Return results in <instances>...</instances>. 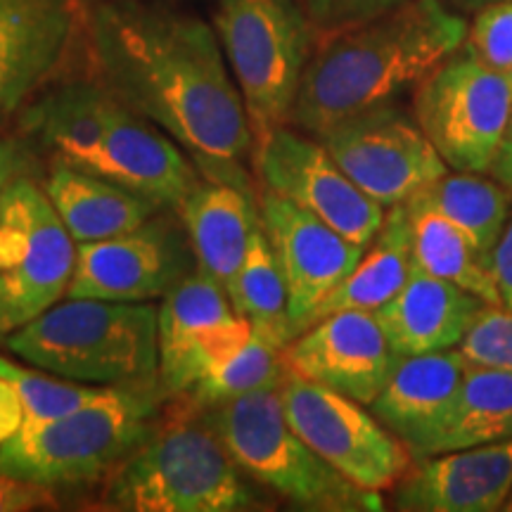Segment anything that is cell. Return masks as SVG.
Wrapping results in <instances>:
<instances>
[{
  "label": "cell",
  "mask_w": 512,
  "mask_h": 512,
  "mask_svg": "<svg viewBox=\"0 0 512 512\" xmlns=\"http://www.w3.org/2000/svg\"><path fill=\"white\" fill-rule=\"evenodd\" d=\"M88 0H0V119L67 76L86 48Z\"/></svg>",
  "instance_id": "15"
},
{
  "label": "cell",
  "mask_w": 512,
  "mask_h": 512,
  "mask_svg": "<svg viewBox=\"0 0 512 512\" xmlns=\"http://www.w3.org/2000/svg\"><path fill=\"white\" fill-rule=\"evenodd\" d=\"M439 214L453 221L491 259L510 219L512 190L475 171H451L420 190Z\"/></svg>",
  "instance_id": "27"
},
{
  "label": "cell",
  "mask_w": 512,
  "mask_h": 512,
  "mask_svg": "<svg viewBox=\"0 0 512 512\" xmlns=\"http://www.w3.org/2000/svg\"><path fill=\"white\" fill-rule=\"evenodd\" d=\"M401 512H496L512 494V439L418 458L394 486Z\"/></svg>",
  "instance_id": "19"
},
{
  "label": "cell",
  "mask_w": 512,
  "mask_h": 512,
  "mask_svg": "<svg viewBox=\"0 0 512 512\" xmlns=\"http://www.w3.org/2000/svg\"><path fill=\"white\" fill-rule=\"evenodd\" d=\"M211 24L245 100L256 150L290 126L316 31L304 0H216Z\"/></svg>",
  "instance_id": "7"
},
{
  "label": "cell",
  "mask_w": 512,
  "mask_h": 512,
  "mask_svg": "<svg viewBox=\"0 0 512 512\" xmlns=\"http://www.w3.org/2000/svg\"><path fill=\"white\" fill-rule=\"evenodd\" d=\"M470 24L444 0H408L368 22L316 38L290 126H330L415 91L467 41Z\"/></svg>",
  "instance_id": "2"
},
{
  "label": "cell",
  "mask_w": 512,
  "mask_h": 512,
  "mask_svg": "<svg viewBox=\"0 0 512 512\" xmlns=\"http://www.w3.org/2000/svg\"><path fill=\"white\" fill-rule=\"evenodd\" d=\"M278 394L292 430L349 482L368 491L392 489L415 463L406 444L363 403L294 373Z\"/></svg>",
  "instance_id": "10"
},
{
  "label": "cell",
  "mask_w": 512,
  "mask_h": 512,
  "mask_svg": "<svg viewBox=\"0 0 512 512\" xmlns=\"http://www.w3.org/2000/svg\"><path fill=\"white\" fill-rule=\"evenodd\" d=\"M287 375H290V370H287L283 347L252 332L245 347L230 358L219 373L202 380L181 399L188 401L197 411H204V408L219 406V403L233 401L238 396L264 392V389H280Z\"/></svg>",
  "instance_id": "29"
},
{
  "label": "cell",
  "mask_w": 512,
  "mask_h": 512,
  "mask_svg": "<svg viewBox=\"0 0 512 512\" xmlns=\"http://www.w3.org/2000/svg\"><path fill=\"white\" fill-rule=\"evenodd\" d=\"M76 242L43 185L15 176L0 202V337L62 302Z\"/></svg>",
  "instance_id": "9"
},
{
  "label": "cell",
  "mask_w": 512,
  "mask_h": 512,
  "mask_svg": "<svg viewBox=\"0 0 512 512\" xmlns=\"http://www.w3.org/2000/svg\"><path fill=\"white\" fill-rule=\"evenodd\" d=\"M19 164H22V152H19L17 140L0 138V202H3L8 183L15 178Z\"/></svg>",
  "instance_id": "37"
},
{
  "label": "cell",
  "mask_w": 512,
  "mask_h": 512,
  "mask_svg": "<svg viewBox=\"0 0 512 512\" xmlns=\"http://www.w3.org/2000/svg\"><path fill=\"white\" fill-rule=\"evenodd\" d=\"M252 166L259 188L311 211L356 245L368 247L382 228L387 209L344 174L316 136L280 126L256 147Z\"/></svg>",
  "instance_id": "13"
},
{
  "label": "cell",
  "mask_w": 512,
  "mask_h": 512,
  "mask_svg": "<svg viewBox=\"0 0 512 512\" xmlns=\"http://www.w3.org/2000/svg\"><path fill=\"white\" fill-rule=\"evenodd\" d=\"M482 297L415 266L406 285L375 311L399 356L458 349L486 309Z\"/></svg>",
  "instance_id": "21"
},
{
  "label": "cell",
  "mask_w": 512,
  "mask_h": 512,
  "mask_svg": "<svg viewBox=\"0 0 512 512\" xmlns=\"http://www.w3.org/2000/svg\"><path fill=\"white\" fill-rule=\"evenodd\" d=\"M287 370L370 406L399 354L373 311H339L316 320L283 349Z\"/></svg>",
  "instance_id": "18"
},
{
  "label": "cell",
  "mask_w": 512,
  "mask_h": 512,
  "mask_svg": "<svg viewBox=\"0 0 512 512\" xmlns=\"http://www.w3.org/2000/svg\"><path fill=\"white\" fill-rule=\"evenodd\" d=\"M415 268L411 226H408L406 204L387 209L382 228L363 252L361 261L347 278L323 297L306 318L304 330L325 316L339 311H377L406 285ZM302 330V332H304Z\"/></svg>",
  "instance_id": "24"
},
{
  "label": "cell",
  "mask_w": 512,
  "mask_h": 512,
  "mask_svg": "<svg viewBox=\"0 0 512 512\" xmlns=\"http://www.w3.org/2000/svg\"><path fill=\"white\" fill-rule=\"evenodd\" d=\"M489 3H501V0H465L467 8H475V10L484 8V5H489Z\"/></svg>",
  "instance_id": "39"
},
{
  "label": "cell",
  "mask_w": 512,
  "mask_h": 512,
  "mask_svg": "<svg viewBox=\"0 0 512 512\" xmlns=\"http://www.w3.org/2000/svg\"><path fill=\"white\" fill-rule=\"evenodd\" d=\"M24 425V406L17 389L0 377V446L10 441Z\"/></svg>",
  "instance_id": "36"
},
{
  "label": "cell",
  "mask_w": 512,
  "mask_h": 512,
  "mask_svg": "<svg viewBox=\"0 0 512 512\" xmlns=\"http://www.w3.org/2000/svg\"><path fill=\"white\" fill-rule=\"evenodd\" d=\"M318 140L344 174L384 209L406 202L448 171L415 117L394 102L339 121Z\"/></svg>",
  "instance_id": "12"
},
{
  "label": "cell",
  "mask_w": 512,
  "mask_h": 512,
  "mask_svg": "<svg viewBox=\"0 0 512 512\" xmlns=\"http://www.w3.org/2000/svg\"><path fill=\"white\" fill-rule=\"evenodd\" d=\"M512 439V373L470 363L425 458Z\"/></svg>",
  "instance_id": "26"
},
{
  "label": "cell",
  "mask_w": 512,
  "mask_h": 512,
  "mask_svg": "<svg viewBox=\"0 0 512 512\" xmlns=\"http://www.w3.org/2000/svg\"><path fill=\"white\" fill-rule=\"evenodd\" d=\"M3 124H5V119H0V128H3Z\"/></svg>",
  "instance_id": "41"
},
{
  "label": "cell",
  "mask_w": 512,
  "mask_h": 512,
  "mask_svg": "<svg viewBox=\"0 0 512 512\" xmlns=\"http://www.w3.org/2000/svg\"><path fill=\"white\" fill-rule=\"evenodd\" d=\"M105 91V88H102ZM79 171L107 178L159 209L176 211L202 174L174 138L105 91L102 138Z\"/></svg>",
  "instance_id": "17"
},
{
  "label": "cell",
  "mask_w": 512,
  "mask_h": 512,
  "mask_svg": "<svg viewBox=\"0 0 512 512\" xmlns=\"http://www.w3.org/2000/svg\"><path fill=\"white\" fill-rule=\"evenodd\" d=\"M259 216L283 271L294 337L330 290L361 261L366 247L344 238L316 214L278 192L259 188Z\"/></svg>",
  "instance_id": "16"
},
{
  "label": "cell",
  "mask_w": 512,
  "mask_h": 512,
  "mask_svg": "<svg viewBox=\"0 0 512 512\" xmlns=\"http://www.w3.org/2000/svg\"><path fill=\"white\" fill-rule=\"evenodd\" d=\"M512 114V74L463 43L413 93V117L451 171L489 174Z\"/></svg>",
  "instance_id": "8"
},
{
  "label": "cell",
  "mask_w": 512,
  "mask_h": 512,
  "mask_svg": "<svg viewBox=\"0 0 512 512\" xmlns=\"http://www.w3.org/2000/svg\"><path fill=\"white\" fill-rule=\"evenodd\" d=\"M176 214L188 233L197 266L230 292L252 233L261 226L259 195L202 178Z\"/></svg>",
  "instance_id": "22"
},
{
  "label": "cell",
  "mask_w": 512,
  "mask_h": 512,
  "mask_svg": "<svg viewBox=\"0 0 512 512\" xmlns=\"http://www.w3.org/2000/svg\"><path fill=\"white\" fill-rule=\"evenodd\" d=\"M465 43L489 67L512 74V0L479 8Z\"/></svg>",
  "instance_id": "32"
},
{
  "label": "cell",
  "mask_w": 512,
  "mask_h": 512,
  "mask_svg": "<svg viewBox=\"0 0 512 512\" xmlns=\"http://www.w3.org/2000/svg\"><path fill=\"white\" fill-rule=\"evenodd\" d=\"M43 188L76 245L131 233L162 211L107 178L57 162L50 166Z\"/></svg>",
  "instance_id": "23"
},
{
  "label": "cell",
  "mask_w": 512,
  "mask_h": 512,
  "mask_svg": "<svg viewBox=\"0 0 512 512\" xmlns=\"http://www.w3.org/2000/svg\"><path fill=\"white\" fill-rule=\"evenodd\" d=\"M86 57L88 74L174 138L204 181L259 195L254 133L214 24L176 0H93Z\"/></svg>",
  "instance_id": "1"
},
{
  "label": "cell",
  "mask_w": 512,
  "mask_h": 512,
  "mask_svg": "<svg viewBox=\"0 0 512 512\" xmlns=\"http://www.w3.org/2000/svg\"><path fill=\"white\" fill-rule=\"evenodd\" d=\"M228 294L233 299L235 311L252 323L254 335L283 349L292 342L294 328L290 306H287L285 278L261 226L252 233L247 256Z\"/></svg>",
  "instance_id": "28"
},
{
  "label": "cell",
  "mask_w": 512,
  "mask_h": 512,
  "mask_svg": "<svg viewBox=\"0 0 512 512\" xmlns=\"http://www.w3.org/2000/svg\"><path fill=\"white\" fill-rule=\"evenodd\" d=\"M252 337V323L235 311L219 280L200 266L157 306L159 389L185 396L226 366Z\"/></svg>",
  "instance_id": "11"
},
{
  "label": "cell",
  "mask_w": 512,
  "mask_h": 512,
  "mask_svg": "<svg viewBox=\"0 0 512 512\" xmlns=\"http://www.w3.org/2000/svg\"><path fill=\"white\" fill-rule=\"evenodd\" d=\"M458 351L475 366L512 373V311L505 306H486Z\"/></svg>",
  "instance_id": "31"
},
{
  "label": "cell",
  "mask_w": 512,
  "mask_h": 512,
  "mask_svg": "<svg viewBox=\"0 0 512 512\" xmlns=\"http://www.w3.org/2000/svg\"><path fill=\"white\" fill-rule=\"evenodd\" d=\"M503 510H508V512H512V494H510V498H508V503H505V508Z\"/></svg>",
  "instance_id": "40"
},
{
  "label": "cell",
  "mask_w": 512,
  "mask_h": 512,
  "mask_svg": "<svg viewBox=\"0 0 512 512\" xmlns=\"http://www.w3.org/2000/svg\"><path fill=\"white\" fill-rule=\"evenodd\" d=\"M470 361L458 349L401 356L392 377L370 403L375 418L394 432L413 458H425L444 425Z\"/></svg>",
  "instance_id": "20"
},
{
  "label": "cell",
  "mask_w": 512,
  "mask_h": 512,
  "mask_svg": "<svg viewBox=\"0 0 512 512\" xmlns=\"http://www.w3.org/2000/svg\"><path fill=\"white\" fill-rule=\"evenodd\" d=\"M171 211V209H162ZM157 211L131 233L76 245L67 297L155 302L197 268L181 219Z\"/></svg>",
  "instance_id": "14"
},
{
  "label": "cell",
  "mask_w": 512,
  "mask_h": 512,
  "mask_svg": "<svg viewBox=\"0 0 512 512\" xmlns=\"http://www.w3.org/2000/svg\"><path fill=\"white\" fill-rule=\"evenodd\" d=\"M176 3H183V0H176Z\"/></svg>",
  "instance_id": "42"
},
{
  "label": "cell",
  "mask_w": 512,
  "mask_h": 512,
  "mask_svg": "<svg viewBox=\"0 0 512 512\" xmlns=\"http://www.w3.org/2000/svg\"><path fill=\"white\" fill-rule=\"evenodd\" d=\"M200 413L240 470L294 508L316 512L384 510L380 491L349 482L292 430L278 389L238 396Z\"/></svg>",
  "instance_id": "6"
},
{
  "label": "cell",
  "mask_w": 512,
  "mask_h": 512,
  "mask_svg": "<svg viewBox=\"0 0 512 512\" xmlns=\"http://www.w3.org/2000/svg\"><path fill=\"white\" fill-rule=\"evenodd\" d=\"M316 38L368 22L408 0H304Z\"/></svg>",
  "instance_id": "33"
},
{
  "label": "cell",
  "mask_w": 512,
  "mask_h": 512,
  "mask_svg": "<svg viewBox=\"0 0 512 512\" xmlns=\"http://www.w3.org/2000/svg\"><path fill=\"white\" fill-rule=\"evenodd\" d=\"M98 510L256 512L271 510L230 458L219 434L181 396L164 403L155 432L102 482Z\"/></svg>",
  "instance_id": "3"
},
{
  "label": "cell",
  "mask_w": 512,
  "mask_h": 512,
  "mask_svg": "<svg viewBox=\"0 0 512 512\" xmlns=\"http://www.w3.org/2000/svg\"><path fill=\"white\" fill-rule=\"evenodd\" d=\"M0 377H5L17 389L24 406V425L64 418L88 403L105 399L112 392L110 387L67 380L29 363L19 366L5 356H0Z\"/></svg>",
  "instance_id": "30"
},
{
  "label": "cell",
  "mask_w": 512,
  "mask_h": 512,
  "mask_svg": "<svg viewBox=\"0 0 512 512\" xmlns=\"http://www.w3.org/2000/svg\"><path fill=\"white\" fill-rule=\"evenodd\" d=\"M55 489L19 479L12 475H0V512H34V510H57Z\"/></svg>",
  "instance_id": "34"
},
{
  "label": "cell",
  "mask_w": 512,
  "mask_h": 512,
  "mask_svg": "<svg viewBox=\"0 0 512 512\" xmlns=\"http://www.w3.org/2000/svg\"><path fill=\"white\" fill-rule=\"evenodd\" d=\"M17 358L110 389L159 387L157 306L67 297L3 337Z\"/></svg>",
  "instance_id": "4"
},
{
  "label": "cell",
  "mask_w": 512,
  "mask_h": 512,
  "mask_svg": "<svg viewBox=\"0 0 512 512\" xmlns=\"http://www.w3.org/2000/svg\"><path fill=\"white\" fill-rule=\"evenodd\" d=\"M489 174L494 176L498 183H503L505 188L512 190V114H510L508 131H505L501 152H498L496 162H494V166H491Z\"/></svg>",
  "instance_id": "38"
},
{
  "label": "cell",
  "mask_w": 512,
  "mask_h": 512,
  "mask_svg": "<svg viewBox=\"0 0 512 512\" xmlns=\"http://www.w3.org/2000/svg\"><path fill=\"white\" fill-rule=\"evenodd\" d=\"M166 396L152 389H112L64 418L22 425L0 446V475L48 489L105 482L155 432Z\"/></svg>",
  "instance_id": "5"
},
{
  "label": "cell",
  "mask_w": 512,
  "mask_h": 512,
  "mask_svg": "<svg viewBox=\"0 0 512 512\" xmlns=\"http://www.w3.org/2000/svg\"><path fill=\"white\" fill-rule=\"evenodd\" d=\"M403 204L411 226L415 266L448 283L465 287L467 292L482 297L486 304L501 306V294L491 273V259L470 240V235L439 214L420 192H415Z\"/></svg>",
  "instance_id": "25"
},
{
  "label": "cell",
  "mask_w": 512,
  "mask_h": 512,
  "mask_svg": "<svg viewBox=\"0 0 512 512\" xmlns=\"http://www.w3.org/2000/svg\"><path fill=\"white\" fill-rule=\"evenodd\" d=\"M491 273H494L498 294H501V306L512 311V209L501 240L491 252Z\"/></svg>",
  "instance_id": "35"
},
{
  "label": "cell",
  "mask_w": 512,
  "mask_h": 512,
  "mask_svg": "<svg viewBox=\"0 0 512 512\" xmlns=\"http://www.w3.org/2000/svg\"><path fill=\"white\" fill-rule=\"evenodd\" d=\"M88 3H93V0H88Z\"/></svg>",
  "instance_id": "43"
}]
</instances>
